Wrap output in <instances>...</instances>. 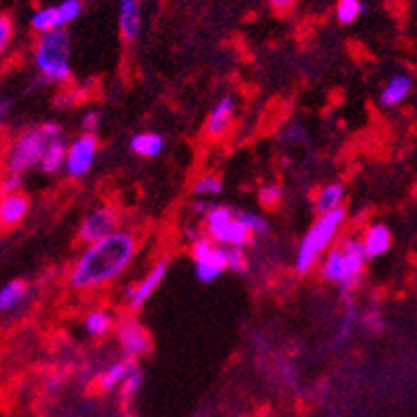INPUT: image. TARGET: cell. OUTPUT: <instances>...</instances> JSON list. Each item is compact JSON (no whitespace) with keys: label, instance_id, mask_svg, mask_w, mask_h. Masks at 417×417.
I'll use <instances>...</instances> for the list:
<instances>
[{"label":"cell","instance_id":"obj_32","mask_svg":"<svg viewBox=\"0 0 417 417\" xmlns=\"http://www.w3.org/2000/svg\"><path fill=\"white\" fill-rule=\"evenodd\" d=\"M141 385H143V373L136 369V371L122 383V398H124V400H130V398L139 392Z\"/></svg>","mask_w":417,"mask_h":417},{"label":"cell","instance_id":"obj_6","mask_svg":"<svg viewBox=\"0 0 417 417\" xmlns=\"http://www.w3.org/2000/svg\"><path fill=\"white\" fill-rule=\"evenodd\" d=\"M192 258L196 262V277L202 283L215 281L228 268L226 247H218L208 236H200L192 243Z\"/></svg>","mask_w":417,"mask_h":417},{"label":"cell","instance_id":"obj_39","mask_svg":"<svg viewBox=\"0 0 417 417\" xmlns=\"http://www.w3.org/2000/svg\"><path fill=\"white\" fill-rule=\"evenodd\" d=\"M283 375H285V379L292 381V379H294V369H292V366H285V369H283Z\"/></svg>","mask_w":417,"mask_h":417},{"label":"cell","instance_id":"obj_21","mask_svg":"<svg viewBox=\"0 0 417 417\" xmlns=\"http://www.w3.org/2000/svg\"><path fill=\"white\" fill-rule=\"evenodd\" d=\"M66 154H69V149L64 147L62 139L51 141V143L47 145V149H45L43 160H41V170L47 172V175L55 172L60 166H62V162H66Z\"/></svg>","mask_w":417,"mask_h":417},{"label":"cell","instance_id":"obj_10","mask_svg":"<svg viewBox=\"0 0 417 417\" xmlns=\"http://www.w3.org/2000/svg\"><path fill=\"white\" fill-rule=\"evenodd\" d=\"M117 337H119V343H122L128 357L143 355L152 349V339H149L145 328L141 323H136L134 319H126V321L119 323Z\"/></svg>","mask_w":417,"mask_h":417},{"label":"cell","instance_id":"obj_24","mask_svg":"<svg viewBox=\"0 0 417 417\" xmlns=\"http://www.w3.org/2000/svg\"><path fill=\"white\" fill-rule=\"evenodd\" d=\"M113 328V317L107 311H92L85 317V330L92 337H103Z\"/></svg>","mask_w":417,"mask_h":417},{"label":"cell","instance_id":"obj_35","mask_svg":"<svg viewBox=\"0 0 417 417\" xmlns=\"http://www.w3.org/2000/svg\"><path fill=\"white\" fill-rule=\"evenodd\" d=\"M283 139H285L290 145H301V143L307 141V130H305L301 124H294V126H290V128L283 132Z\"/></svg>","mask_w":417,"mask_h":417},{"label":"cell","instance_id":"obj_22","mask_svg":"<svg viewBox=\"0 0 417 417\" xmlns=\"http://www.w3.org/2000/svg\"><path fill=\"white\" fill-rule=\"evenodd\" d=\"M28 294V283L24 279H15L11 283H7L3 290H0V309L3 311H11L15 309Z\"/></svg>","mask_w":417,"mask_h":417},{"label":"cell","instance_id":"obj_5","mask_svg":"<svg viewBox=\"0 0 417 417\" xmlns=\"http://www.w3.org/2000/svg\"><path fill=\"white\" fill-rule=\"evenodd\" d=\"M206 234L220 245L228 247H243L251 243V232L238 222L236 211L228 206H213L204 218Z\"/></svg>","mask_w":417,"mask_h":417},{"label":"cell","instance_id":"obj_7","mask_svg":"<svg viewBox=\"0 0 417 417\" xmlns=\"http://www.w3.org/2000/svg\"><path fill=\"white\" fill-rule=\"evenodd\" d=\"M117 224H119V215H117L115 208H111V206H100V208L92 211V213H89V215L81 222L79 241L89 243V245L100 243L103 238H107V236H111L113 232H117V230H115Z\"/></svg>","mask_w":417,"mask_h":417},{"label":"cell","instance_id":"obj_15","mask_svg":"<svg viewBox=\"0 0 417 417\" xmlns=\"http://www.w3.org/2000/svg\"><path fill=\"white\" fill-rule=\"evenodd\" d=\"M119 33L126 41H134L141 33V11L134 0H124L119 5Z\"/></svg>","mask_w":417,"mask_h":417},{"label":"cell","instance_id":"obj_29","mask_svg":"<svg viewBox=\"0 0 417 417\" xmlns=\"http://www.w3.org/2000/svg\"><path fill=\"white\" fill-rule=\"evenodd\" d=\"M81 3L79 0H66V3H62L57 7V15H60V28H64L66 24H71L73 19L79 17L81 13Z\"/></svg>","mask_w":417,"mask_h":417},{"label":"cell","instance_id":"obj_23","mask_svg":"<svg viewBox=\"0 0 417 417\" xmlns=\"http://www.w3.org/2000/svg\"><path fill=\"white\" fill-rule=\"evenodd\" d=\"M33 28L41 35L53 33V30H62L60 28V15H57V7H45L33 13V19H30Z\"/></svg>","mask_w":417,"mask_h":417},{"label":"cell","instance_id":"obj_3","mask_svg":"<svg viewBox=\"0 0 417 417\" xmlns=\"http://www.w3.org/2000/svg\"><path fill=\"white\" fill-rule=\"evenodd\" d=\"M345 208H337L332 213H326V215H319L317 222L311 226V230L305 234L301 247H298V254H296V271L305 275L309 273L317 256L332 243V238L339 230V226L345 222Z\"/></svg>","mask_w":417,"mask_h":417},{"label":"cell","instance_id":"obj_13","mask_svg":"<svg viewBox=\"0 0 417 417\" xmlns=\"http://www.w3.org/2000/svg\"><path fill=\"white\" fill-rule=\"evenodd\" d=\"M364 249H366V256L369 258H377V256H383L387 249L392 247V232L385 224H373L369 226L364 238Z\"/></svg>","mask_w":417,"mask_h":417},{"label":"cell","instance_id":"obj_33","mask_svg":"<svg viewBox=\"0 0 417 417\" xmlns=\"http://www.w3.org/2000/svg\"><path fill=\"white\" fill-rule=\"evenodd\" d=\"M98 124H100V111H96V109H89L81 119V128L85 130V134H94Z\"/></svg>","mask_w":417,"mask_h":417},{"label":"cell","instance_id":"obj_28","mask_svg":"<svg viewBox=\"0 0 417 417\" xmlns=\"http://www.w3.org/2000/svg\"><path fill=\"white\" fill-rule=\"evenodd\" d=\"M228 268L234 273H245L247 271V256L243 247H226Z\"/></svg>","mask_w":417,"mask_h":417},{"label":"cell","instance_id":"obj_17","mask_svg":"<svg viewBox=\"0 0 417 417\" xmlns=\"http://www.w3.org/2000/svg\"><path fill=\"white\" fill-rule=\"evenodd\" d=\"M411 79L409 77H405V75H394L390 81L385 83V87L381 89V96H379V100H381V105L383 107H394V105H398V103H402L407 96H409V92H411Z\"/></svg>","mask_w":417,"mask_h":417},{"label":"cell","instance_id":"obj_4","mask_svg":"<svg viewBox=\"0 0 417 417\" xmlns=\"http://www.w3.org/2000/svg\"><path fill=\"white\" fill-rule=\"evenodd\" d=\"M49 143L51 141L43 132V126L30 128V130L21 132L15 139V143L11 145V149H9V156H7L9 172L11 175H21V172L33 168L35 164H41Z\"/></svg>","mask_w":417,"mask_h":417},{"label":"cell","instance_id":"obj_18","mask_svg":"<svg viewBox=\"0 0 417 417\" xmlns=\"http://www.w3.org/2000/svg\"><path fill=\"white\" fill-rule=\"evenodd\" d=\"M343 196H345L343 184H328V186H323L317 192V198H315V208L319 211V215L332 213V211H337V208H341Z\"/></svg>","mask_w":417,"mask_h":417},{"label":"cell","instance_id":"obj_27","mask_svg":"<svg viewBox=\"0 0 417 417\" xmlns=\"http://www.w3.org/2000/svg\"><path fill=\"white\" fill-rule=\"evenodd\" d=\"M224 190V184L218 175H204L194 184V194H220Z\"/></svg>","mask_w":417,"mask_h":417},{"label":"cell","instance_id":"obj_38","mask_svg":"<svg viewBox=\"0 0 417 417\" xmlns=\"http://www.w3.org/2000/svg\"><path fill=\"white\" fill-rule=\"evenodd\" d=\"M364 321H366V326L371 328L373 332H381V330H383V326H385L379 313H371V315H369V317H366Z\"/></svg>","mask_w":417,"mask_h":417},{"label":"cell","instance_id":"obj_19","mask_svg":"<svg viewBox=\"0 0 417 417\" xmlns=\"http://www.w3.org/2000/svg\"><path fill=\"white\" fill-rule=\"evenodd\" d=\"M130 149L136 154V156H143V158H156L162 149H164V141L160 134H154V132H141L136 136L130 139Z\"/></svg>","mask_w":417,"mask_h":417},{"label":"cell","instance_id":"obj_20","mask_svg":"<svg viewBox=\"0 0 417 417\" xmlns=\"http://www.w3.org/2000/svg\"><path fill=\"white\" fill-rule=\"evenodd\" d=\"M321 277L330 283H339L343 285L345 281V262H343V251L341 247L330 249V254H326L323 262H321Z\"/></svg>","mask_w":417,"mask_h":417},{"label":"cell","instance_id":"obj_30","mask_svg":"<svg viewBox=\"0 0 417 417\" xmlns=\"http://www.w3.org/2000/svg\"><path fill=\"white\" fill-rule=\"evenodd\" d=\"M236 218H238V222H241L251 234H262V232H266V222H264V218H260V215H256V213H251V211H236Z\"/></svg>","mask_w":417,"mask_h":417},{"label":"cell","instance_id":"obj_34","mask_svg":"<svg viewBox=\"0 0 417 417\" xmlns=\"http://www.w3.org/2000/svg\"><path fill=\"white\" fill-rule=\"evenodd\" d=\"M13 37V24L7 15H0V49H7V45L11 43Z\"/></svg>","mask_w":417,"mask_h":417},{"label":"cell","instance_id":"obj_8","mask_svg":"<svg viewBox=\"0 0 417 417\" xmlns=\"http://www.w3.org/2000/svg\"><path fill=\"white\" fill-rule=\"evenodd\" d=\"M96 149H98V136L96 134H85L83 132L79 139H75V143L69 147V154H66V170H69V175L79 179L89 168H92Z\"/></svg>","mask_w":417,"mask_h":417},{"label":"cell","instance_id":"obj_31","mask_svg":"<svg viewBox=\"0 0 417 417\" xmlns=\"http://www.w3.org/2000/svg\"><path fill=\"white\" fill-rule=\"evenodd\" d=\"M281 192H283V190H281L279 184H268V186H264V188L260 190V202H262L264 206H268V208H273V206L279 204Z\"/></svg>","mask_w":417,"mask_h":417},{"label":"cell","instance_id":"obj_16","mask_svg":"<svg viewBox=\"0 0 417 417\" xmlns=\"http://www.w3.org/2000/svg\"><path fill=\"white\" fill-rule=\"evenodd\" d=\"M136 369L139 366H136L134 357H126V360H122V362H115L113 366H109L98 377V387H100V390H113L115 385H122Z\"/></svg>","mask_w":417,"mask_h":417},{"label":"cell","instance_id":"obj_12","mask_svg":"<svg viewBox=\"0 0 417 417\" xmlns=\"http://www.w3.org/2000/svg\"><path fill=\"white\" fill-rule=\"evenodd\" d=\"M234 109H236V103L232 96H224L215 109L211 111V115H208L206 119V132L211 136H224L232 124V117H234Z\"/></svg>","mask_w":417,"mask_h":417},{"label":"cell","instance_id":"obj_2","mask_svg":"<svg viewBox=\"0 0 417 417\" xmlns=\"http://www.w3.org/2000/svg\"><path fill=\"white\" fill-rule=\"evenodd\" d=\"M69 55H71V37L64 28L41 35L35 47V62L43 73L45 81H66L71 77Z\"/></svg>","mask_w":417,"mask_h":417},{"label":"cell","instance_id":"obj_25","mask_svg":"<svg viewBox=\"0 0 417 417\" xmlns=\"http://www.w3.org/2000/svg\"><path fill=\"white\" fill-rule=\"evenodd\" d=\"M360 13H362V5L357 3V0H341L337 5V19L345 26L353 24Z\"/></svg>","mask_w":417,"mask_h":417},{"label":"cell","instance_id":"obj_26","mask_svg":"<svg viewBox=\"0 0 417 417\" xmlns=\"http://www.w3.org/2000/svg\"><path fill=\"white\" fill-rule=\"evenodd\" d=\"M355 321H357V309L353 305V301H349L347 309H345V315H343V321L339 326V332H337V343H343L349 339L351 330L355 328Z\"/></svg>","mask_w":417,"mask_h":417},{"label":"cell","instance_id":"obj_1","mask_svg":"<svg viewBox=\"0 0 417 417\" xmlns=\"http://www.w3.org/2000/svg\"><path fill=\"white\" fill-rule=\"evenodd\" d=\"M136 251L134 236L126 230H117L100 243L89 245L71 271V285L75 290L98 287L119 277L132 262Z\"/></svg>","mask_w":417,"mask_h":417},{"label":"cell","instance_id":"obj_11","mask_svg":"<svg viewBox=\"0 0 417 417\" xmlns=\"http://www.w3.org/2000/svg\"><path fill=\"white\" fill-rule=\"evenodd\" d=\"M166 271H168V260H160L139 285H134V287L128 290V305H130L132 311H139L149 301V296H152L158 290V285L166 277Z\"/></svg>","mask_w":417,"mask_h":417},{"label":"cell","instance_id":"obj_37","mask_svg":"<svg viewBox=\"0 0 417 417\" xmlns=\"http://www.w3.org/2000/svg\"><path fill=\"white\" fill-rule=\"evenodd\" d=\"M43 132L47 134L49 141H57L60 136H62V126L55 124V122H47V124H43Z\"/></svg>","mask_w":417,"mask_h":417},{"label":"cell","instance_id":"obj_36","mask_svg":"<svg viewBox=\"0 0 417 417\" xmlns=\"http://www.w3.org/2000/svg\"><path fill=\"white\" fill-rule=\"evenodd\" d=\"M19 188H21V177H19V175H11V172H9V175L3 179V194H5V196L21 194Z\"/></svg>","mask_w":417,"mask_h":417},{"label":"cell","instance_id":"obj_14","mask_svg":"<svg viewBox=\"0 0 417 417\" xmlns=\"http://www.w3.org/2000/svg\"><path fill=\"white\" fill-rule=\"evenodd\" d=\"M28 213V198L24 194H15V196H3L0 200V222H3L5 228H13L17 226Z\"/></svg>","mask_w":417,"mask_h":417},{"label":"cell","instance_id":"obj_9","mask_svg":"<svg viewBox=\"0 0 417 417\" xmlns=\"http://www.w3.org/2000/svg\"><path fill=\"white\" fill-rule=\"evenodd\" d=\"M343 251V262H345V281H343V292H351L357 283H360L362 271H364V262L369 260L364 243L357 241V238H347L341 245Z\"/></svg>","mask_w":417,"mask_h":417}]
</instances>
